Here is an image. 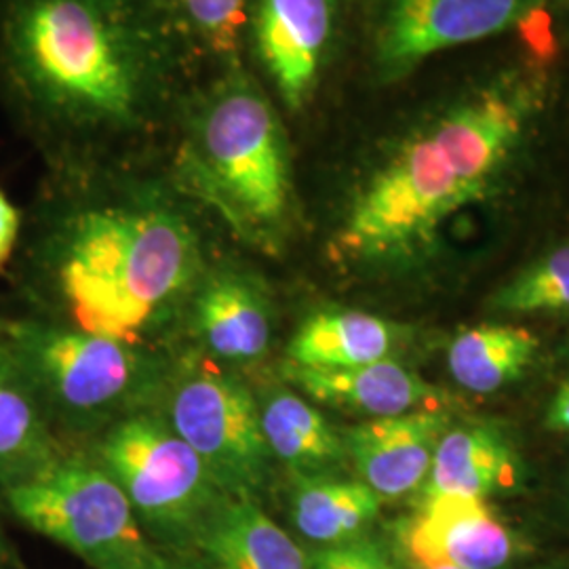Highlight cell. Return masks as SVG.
<instances>
[{"mask_svg":"<svg viewBox=\"0 0 569 569\" xmlns=\"http://www.w3.org/2000/svg\"><path fill=\"white\" fill-rule=\"evenodd\" d=\"M312 569H392L385 555L371 545L346 542L312 555Z\"/></svg>","mask_w":569,"mask_h":569,"instance_id":"cb8c5ba5","label":"cell"},{"mask_svg":"<svg viewBox=\"0 0 569 569\" xmlns=\"http://www.w3.org/2000/svg\"><path fill=\"white\" fill-rule=\"evenodd\" d=\"M161 163L241 247L281 256L302 224L300 146L241 61L197 77Z\"/></svg>","mask_w":569,"mask_h":569,"instance_id":"277c9868","label":"cell"},{"mask_svg":"<svg viewBox=\"0 0 569 569\" xmlns=\"http://www.w3.org/2000/svg\"><path fill=\"white\" fill-rule=\"evenodd\" d=\"M258 406L266 448L296 475L321 477V472L345 462L342 435L305 397L277 388Z\"/></svg>","mask_w":569,"mask_h":569,"instance_id":"ac0fdd59","label":"cell"},{"mask_svg":"<svg viewBox=\"0 0 569 569\" xmlns=\"http://www.w3.org/2000/svg\"><path fill=\"white\" fill-rule=\"evenodd\" d=\"M60 458L63 453L44 407L0 342V488H13Z\"/></svg>","mask_w":569,"mask_h":569,"instance_id":"2e32d148","label":"cell"},{"mask_svg":"<svg viewBox=\"0 0 569 569\" xmlns=\"http://www.w3.org/2000/svg\"><path fill=\"white\" fill-rule=\"evenodd\" d=\"M416 569H460L451 568V566H418Z\"/></svg>","mask_w":569,"mask_h":569,"instance_id":"83f0119b","label":"cell"},{"mask_svg":"<svg viewBox=\"0 0 569 569\" xmlns=\"http://www.w3.org/2000/svg\"><path fill=\"white\" fill-rule=\"evenodd\" d=\"M536 350L538 338L523 327H475L449 346V371L460 387L489 395L519 380Z\"/></svg>","mask_w":569,"mask_h":569,"instance_id":"44dd1931","label":"cell"},{"mask_svg":"<svg viewBox=\"0 0 569 569\" xmlns=\"http://www.w3.org/2000/svg\"><path fill=\"white\" fill-rule=\"evenodd\" d=\"M49 173L47 197L23 218L30 262L79 329L140 345L192 300L216 260L213 220L161 159Z\"/></svg>","mask_w":569,"mask_h":569,"instance_id":"3957f363","label":"cell"},{"mask_svg":"<svg viewBox=\"0 0 569 569\" xmlns=\"http://www.w3.org/2000/svg\"><path fill=\"white\" fill-rule=\"evenodd\" d=\"M406 547L420 566L500 569L515 555V538L483 498L443 493L425 498L407 526Z\"/></svg>","mask_w":569,"mask_h":569,"instance_id":"4fadbf2b","label":"cell"},{"mask_svg":"<svg viewBox=\"0 0 569 569\" xmlns=\"http://www.w3.org/2000/svg\"><path fill=\"white\" fill-rule=\"evenodd\" d=\"M491 305L519 315L569 310V243L521 270L493 296Z\"/></svg>","mask_w":569,"mask_h":569,"instance_id":"603a6c76","label":"cell"},{"mask_svg":"<svg viewBox=\"0 0 569 569\" xmlns=\"http://www.w3.org/2000/svg\"><path fill=\"white\" fill-rule=\"evenodd\" d=\"M449 430L448 413L418 409L390 418H373L348 428L346 458L361 481L382 500L401 498L427 481L435 451Z\"/></svg>","mask_w":569,"mask_h":569,"instance_id":"7c38bea8","label":"cell"},{"mask_svg":"<svg viewBox=\"0 0 569 569\" xmlns=\"http://www.w3.org/2000/svg\"><path fill=\"white\" fill-rule=\"evenodd\" d=\"M199 72L239 61L249 0H150Z\"/></svg>","mask_w":569,"mask_h":569,"instance_id":"7402d4cb","label":"cell"},{"mask_svg":"<svg viewBox=\"0 0 569 569\" xmlns=\"http://www.w3.org/2000/svg\"><path fill=\"white\" fill-rule=\"evenodd\" d=\"M284 380L308 399L348 413L373 418L435 409L437 388L392 359L348 369H315L289 363Z\"/></svg>","mask_w":569,"mask_h":569,"instance_id":"5bb4252c","label":"cell"},{"mask_svg":"<svg viewBox=\"0 0 569 569\" xmlns=\"http://www.w3.org/2000/svg\"><path fill=\"white\" fill-rule=\"evenodd\" d=\"M199 74L150 0H0V112L49 169L161 159Z\"/></svg>","mask_w":569,"mask_h":569,"instance_id":"7a4b0ae2","label":"cell"},{"mask_svg":"<svg viewBox=\"0 0 569 569\" xmlns=\"http://www.w3.org/2000/svg\"><path fill=\"white\" fill-rule=\"evenodd\" d=\"M355 0H249L239 61L293 131L310 140L355 87Z\"/></svg>","mask_w":569,"mask_h":569,"instance_id":"5b68a950","label":"cell"},{"mask_svg":"<svg viewBox=\"0 0 569 569\" xmlns=\"http://www.w3.org/2000/svg\"><path fill=\"white\" fill-rule=\"evenodd\" d=\"M549 108L538 63L502 66L449 91L352 93L321 127L348 154L327 258L363 270L425 262L453 218L493 197Z\"/></svg>","mask_w":569,"mask_h":569,"instance_id":"6da1fadb","label":"cell"},{"mask_svg":"<svg viewBox=\"0 0 569 569\" xmlns=\"http://www.w3.org/2000/svg\"><path fill=\"white\" fill-rule=\"evenodd\" d=\"M169 427L203 460L228 496H253L270 468L258 399L213 363H194L169 395Z\"/></svg>","mask_w":569,"mask_h":569,"instance_id":"30bf717a","label":"cell"},{"mask_svg":"<svg viewBox=\"0 0 569 569\" xmlns=\"http://www.w3.org/2000/svg\"><path fill=\"white\" fill-rule=\"evenodd\" d=\"M380 505L382 498L363 481L300 477L291 498V519L308 540L336 547L363 531Z\"/></svg>","mask_w":569,"mask_h":569,"instance_id":"ffe728a7","label":"cell"},{"mask_svg":"<svg viewBox=\"0 0 569 569\" xmlns=\"http://www.w3.org/2000/svg\"><path fill=\"white\" fill-rule=\"evenodd\" d=\"M519 483V458L491 427L448 430L435 451L425 481V498L462 493L483 498Z\"/></svg>","mask_w":569,"mask_h":569,"instance_id":"e0dca14e","label":"cell"},{"mask_svg":"<svg viewBox=\"0 0 569 569\" xmlns=\"http://www.w3.org/2000/svg\"><path fill=\"white\" fill-rule=\"evenodd\" d=\"M194 540L213 569H312L302 547L253 496H228L209 510Z\"/></svg>","mask_w":569,"mask_h":569,"instance_id":"9a60e30c","label":"cell"},{"mask_svg":"<svg viewBox=\"0 0 569 569\" xmlns=\"http://www.w3.org/2000/svg\"><path fill=\"white\" fill-rule=\"evenodd\" d=\"M203 345L230 363L262 359L272 340L264 281L237 260L216 258L192 296Z\"/></svg>","mask_w":569,"mask_h":569,"instance_id":"8fae6325","label":"cell"},{"mask_svg":"<svg viewBox=\"0 0 569 569\" xmlns=\"http://www.w3.org/2000/svg\"><path fill=\"white\" fill-rule=\"evenodd\" d=\"M4 498L28 528L93 569H150L154 552L143 538L142 521L102 467L60 458L4 489Z\"/></svg>","mask_w":569,"mask_h":569,"instance_id":"ba28073f","label":"cell"},{"mask_svg":"<svg viewBox=\"0 0 569 569\" xmlns=\"http://www.w3.org/2000/svg\"><path fill=\"white\" fill-rule=\"evenodd\" d=\"M23 230V216L13 201L0 190V268L18 253Z\"/></svg>","mask_w":569,"mask_h":569,"instance_id":"d4e9b609","label":"cell"},{"mask_svg":"<svg viewBox=\"0 0 569 569\" xmlns=\"http://www.w3.org/2000/svg\"><path fill=\"white\" fill-rule=\"evenodd\" d=\"M100 467L119 483L138 519L163 533H192L224 496L182 437L150 413L108 430Z\"/></svg>","mask_w":569,"mask_h":569,"instance_id":"9c48e42d","label":"cell"},{"mask_svg":"<svg viewBox=\"0 0 569 569\" xmlns=\"http://www.w3.org/2000/svg\"><path fill=\"white\" fill-rule=\"evenodd\" d=\"M150 569H213L204 568V566H192V563H182V561H167V559H161V557H157L154 555V559H152V563H150Z\"/></svg>","mask_w":569,"mask_h":569,"instance_id":"4316f807","label":"cell"},{"mask_svg":"<svg viewBox=\"0 0 569 569\" xmlns=\"http://www.w3.org/2000/svg\"><path fill=\"white\" fill-rule=\"evenodd\" d=\"M545 425L552 432H569V380L550 401Z\"/></svg>","mask_w":569,"mask_h":569,"instance_id":"484cf974","label":"cell"},{"mask_svg":"<svg viewBox=\"0 0 569 569\" xmlns=\"http://www.w3.org/2000/svg\"><path fill=\"white\" fill-rule=\"evenodd\" d=\"M397 345V329L385 319L357 312L331 310L310 317L287 348L289 363L315 369H348L382 359Z\"/></svg>","mask_w":569,"mask_h":569,"instance_id":"d6986e66","label":"cell"},{"mask_svg":"<svg viewBox=\"0 0 569 569\" xmlns=\"http://www.w3.org/2000/svg\"><path fill=\"white\" fill-rule=\"evenodd\" d=\"M0 342L34 388L49 420L72 428L138 413L159 380L140 346L41 321L0 323Z\"/></svg>","mask_w":569,"mask_h":569,"instance_id":"8992f818","label":"cell"},{"mask_svg":"<svg viewBox=\"0 0 569 569\" xmlns=\"http://www.w3.org/2000/svg\"><path fill=\"white\" fill-rule=\"evenodd\" d=\"M561 0H355L352 93L413 81L439 53L523 28Z\"/></svg>","mask_w":569,"mask_h":569,"instance_id":"52a82bcc","label":"cell"}]
</instances>
